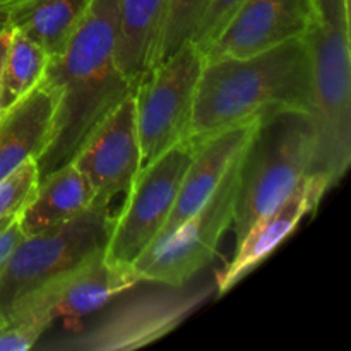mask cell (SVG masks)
<instances>
[{
  "instance_id": "cell-21",
  "label": "cell",
  "mask_w": 351,
  "mask_h": 351,
  "mask_svg": "<svg viewBox=\"0 0 351 351\" xmlns=\"http://www.w3.org/2000/svg\"><path fill=\"white\" fill-rule=\"evenodd\" d=\"M40 182V170L34 158L24 161L12 173L0 180V219L17 216L33 197Z\"/></svg>"
},
{
  "instance_id": "cell-11",
  "label": "cell",
  "mask_w": 351,
  "mask_h": 351,
  "mask_svg": "<svg viewBox=\"0 0 351 351\" xmlns=\"http://www.w3.org/2000/svg\"><path fill=\"white\" fill-rule=\"evenodd\" d=\"M319 19V0H245L204 60L247 58L305 38Z\"/></svg>"
},
{
  "instance_id": "cell-8",
  "label": "cell",
  "mask_w": 351,
  "mask_h": 351,
  "mask_svg": "<svg viewBox=\"0 0 351 351\" xmlns=\"http://www.w3.org/2000/svg\"><path fill=\"white\" fill-rule=\"evenodd\" d=\"M192 160L191 143H180L143 165L130 184L105 245L108 263L130 266L165 228Z\"/></svg>"
},
{
  "instance_id": "cell-3",
  "label": "cell",
  "mask_w": 351,
  "mask_h": 351,
  "mask_svg": "<svg viewBox=\"0 0 351 351\" xmlns=\"http://www.w3.org/2000/svg\"><path fill=\"white\" fill-rule=\"evenodd\" d=\"M312 65L311 120L315 151L308 177L328 191L351 163L350 5L319 0V19L305 36Z\"/></svg>"
},
{
  "instance_id": "cell-7",
  "label": "cell",
  "mask_w": 351,
  "mask_h": 351,
  "mask_svg": "<svg viewBox=\"0 0 351 351\" xmlns=\"http://www.w3.org/2000/svg\"><path fill=\"white\" fill-rule=\"evenodd\" d=\"M239 167L240 156L233 161L208 202L177 226L167 240L147 249L132 264L137 280L182 288L211 263L235 218Z\"/></svg>"
},
{
  "instance_id": "cell-10",
  "label": "cell",
  "mask_w": 351,
  "mask_h": 351,
  "mask_svg": "<svg viewBox=\"0 0 351 351\" xmlns=\"http://www.w3.org/2000/svg\"><path fill=\"white\" fill-rule=\"evenodd\" d=\"M167 288V291L127 302L110 312L95 328L53 345V348L89 351L141 348L177 328L213 290L211 287L192 291L185 290V287Z\"/></svg>"
},
{
  "instance_id": "cell-5",
  "label": "cell",
  "mask_w": 351,
  "mask_h": 351,
  "mask_svg": "<svg viewBox=\"0 0 351 351\" xmlns=\"http://www.w3.org/2000/svg\"><path fill=\"white\" fill-rule=\"evenodd\" d=\"M110 204L95 202L69 221L23 237L0 271V312L84 257L105 249L112 232Z\"/></svg>"
},
{
  "instance_id": "cell-15",
  "label": "cell",
  "mask_w": 351,
  "mask_h": 351,
  "mask_svg": "<svg viewBox=\"0 0 351 351\" xmlns=\"http://www.w3.org/2000/svg\"><path fill=\"white\" fill-rule=\"evenodd\" d=\"M55 95L38 82L27 95L0 110V180L47 147L55 117Z\"/></svg>"
},
{
  "instance_id": "cell-24",
  "label": "cell",
  "mask_w": 351,
  "mask_h": 351,
  "mask_svg": "<svg viewBox=\"0 0 351 351\" xmlns=\"http://www.w3.org/2000/svg\"><path fill=\"white\" fill-rule=\"evenodd\" d=\"M23 237L24 235L19 226V215L0 219V271H2L3 264L7 263L9 256Z\"/></svg>"
},
{
  "instance_id": "cell-18",
  "label": "cell",
  "mask_w": 351,
  "mask_h": 351,
  "mask_svg": "<svg viewBox=\"0 0 351 351\" xmlns=\"http://www.w3.org/2000/svg\"><path fill=\"white\" fill-rule=\"evenodd\" d=\"M93 0H14L9 26L36 41L48 53L58 55L77 29Z\"/></svg>"
},
{
  "instance_id": "cell-4",
  "label": "cell",
  "mask_w": 351,
  "mask_h": 351,
  "mask_svg": "<svg viewBox=\"0 0 351 351\" xmlns=\"http://www.w3.org/2000/svg\"><path fill=\"white\" fill-rule=\"evenodd\" d=\"M315 136L308 113L283 112L257 123L252 139L240 154L237 191V243L257 219L278 208L308 173Z\"/></svg>"
},
{
  "instance_id": "cell-13",
  "label": "cell",
  "mask_w": 351,
  "mask_h": 351,
  "mask_svg": "<svg viewBox=\"0 0 351 351\" xmlns=\"http://www.w3.org/2000/svg\"><path fill=\"white\" fill-rule=\"evenodd\" d=\"M257 123L259 122L228 127V129L219 130L199 143L191 144L192 160L182 178L180 191L175 199L173 209L168 216L165 228L147 249L167 240L170 233L177 230V226H180L185 219L195 215L208 202L213 192L228 173L233 161L240 156V153L252 139Z\"/></svg>"
},
{
  "instance_id": "cell-22",
  "label": "cell",
  "mask_w": 351,
  "mask_h": 351,
  "mask_svg": "<svg viewBox=\"0 0 351 351\" xmlns=\"http://www.w3.org/2000/svg\"><path fill=\"white\" fill-rule=\"evenodd\" d=\"M243 2L245 0H209L204 14H202L201 21H199L197 27L191 38L195 47L202 51V55L218 40L219 34L228 26L232 17L239 12Z\"/></svg>"
},
{
  "instance_id": "cell-17",
  "label": "cell",
  "mask_w": 351,
  "mask_h": 351,
  "mask_svg": "<svg viewBox=\"0 0 351 351\" xmlns=\"http://www.w3.org/2000/svg\"><path fill=\"white\" fill-rule=\"evenodd\" d=\"M95 204V191L84 175L67 163L40 178L33 197L19 213L24 237L75 218Z\"/></svg>"
},
{
  "instance_id": "cell-9",
  "label": "cell",
  "mask_w": 351,
  "mask_h": 351,
  "mask_svg": "<svg viewBox=\"0 0 351 351\" xmlns=\"http://www.w3.org/2000/svg\"><path fill=\"white\" fill-rule=\"evenodd\" d=\"M141 283L130 266L106 261L105 249L50 278L17 298L5 312L7 322L29 321L50 328L57 319H81Z\"/></svg>"
},
{
  "instance_id": "cell-6",
  "label": "cell",
  "mask_w": 351,
  "mask_h": 351,
  "mask_svg": "<svg viewBox=\"0 0 351 351\" xmlns=\"http://www.w3.org/2000/svg\"><path fill=\"white\" fill-rule=\"evenodd\" d=\"M204 55L189 40L165 58L134 93L143 165L189 143Z\"/></svg>"
},
{
  "instance_id": "cell-20",
  "label": "cell",
  "mask_w": 351,
  "mask_h": 351,
  "mask_svg": "<svg viewBox=\"0 0 351 351\" xmlns=\"http://www.w3.org/2000/svg\"><path fill=\"white\" fill-rule=\"evenodd\" d=\"M208 2L209 0H168L158 64L191 40Z\"/></svg>"
},
{
  "instance_id": "cell-2",
  "label": "cell",
  "mask_w": 351,
  "mask_h": 351,
  "mask_svg": "<svg viewBox=\"0 0 351 351\" xmlns=\"http://www.w3.org/2000/svg\"><path fill=\"white\" fill-rule=\"evenodd\" d=\"M312 65L305 38L247 58L204 60L189 143L283 112L311 115Z\"/></svg>"
},
{
  "instance_id": "cell-1",
  "label": "cell",
  "mask_w": 351,
  "mask_h": 351,
  "mask_svg": "<svg viewBox=\"0 0 351 351\" xmlns=\"http://www.w3.org/2000/svg\"><path fill=\"white\" fill-rule=\"evenodd\" d=\"M119 0H93L64 50L50 57L43 82L55 95L47 147L38 158L40 178L72 163L91 134L136 93L117 64Z\"/></svg>"
},
{
  "instance_id": "cell-23",
  "label": "cell",
  "mask_w": 351,
  "mask_h": 351,
  "mask_svg": "<svg viewBox=\"0 0 351 351\" xmlns=\"http://www.w3.org/2000/svg\"><path fill=\"white\" fill-rule=\"evenodd\" d=\"M47 328L38 322L12 321L0 329V351H26L36 345Z\"/></svg>"
},
{
  "instance_id": "cell-14",
  "label": "cell",
  "mask_w": 351,
  "mask_h": 351,
  "mask_svg": "<svg viewBox=\"0 0 351 351\" xmlns=\"http://www.w3.org/2000/svg\"><path fill=\"white\" fill-rule=\"evenodd\" d=\"M326 189L315 178L305 175L290 195L274 211L257 219L252 228L237 243L235 257L216 274L218 293L225 295L237 283L256 269L267 256L274 252L283 240L293 233L305 215L314 213Z\"/></svg>"
},
{
  "instance_id": "cell-25",
  "label": "cell",
  "mask_w": 351,
  "mask_h": 351,
  "mask_svg": "<svg viewBox=\"0 0 351 351\" xmlns=\"http://www.w3.org/2000/svg\"><path fill=\"white\" fill-rule=\"evenodd\" d=\"M14 0H0V34L9 29V10Z\"/></svg>"
},
{
  "instance_id": "cell-26",
  "label": "cell",
  "mask_w": 351,
  "mask_h": 351,
  "mask_svg": "<svg viewBox=\"0 0 351 351\" xmlns=\"http://www.w3.org/2000/svg\"><path fill=\"white\" fill-rule=\"evenodd\" d=\"M9 40H10V27L0 34V79H2V65H3V58H5L7 47H9Z\"/></svg>"
},
{
  "instance_id": "cell-19",
  "label": "cell",
  "mask_w": 351,
  "mask_h": 351,
  "mask_svg": "<svg viewBox=\"0 0 351 351\" xmlns=\"http://www.w3.org/2000/svg\"><path fill=\"white\" fill-rule=\"evenodd\" d=\"M48 60V53L36 41L10 27V40L0 79V110L23 98L43 79Z\"/></svg>"
},
{
  "instance_id": "cell-12",
  "label": "cell",
  "mask_w": 351,
  "mask_h": 351,
  "mask_svg": "<svg viewBox=\"0 0 351 351\" xmlns=\"http://www.w3.org/2000/svg\"><path fill=\"white\" fill-rule=\"evenodd\" d=\"M72 163L95 191V202L110 204L117 194L129 191L143 167L134 95L110 113Z\"/></svg>"
},
{
  "instance_id": "cell-16",
  "label": "cell",
  "mask_w": 351,
  "mask_h": 351,
  "mask_svg": "<svg viewBox=\"0 0 351 351\" xmlns=\"http://www.w3.org/2000/svg\"><path fill=\"white\" fill-rule=\"evenodd\" d=\"M168 0H119L117 64L139 88L158 65Z\"/></svg>"
}]
</instances>
